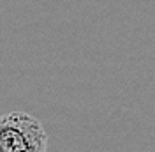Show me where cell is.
<instances>
[{
  "label": "cell",
  "mask_w": 155,
  "mask_h": 152,
  "mask_svg": "<svg viewBox=\"0 0 155 152\" xmlns=\"http://www.w3.org/2000/svg\"><path fill=\"white\" fill-rule=\"evenodd\" d=\"M0 152H48V133L25 112L0 115Z\"/></svg>",
  "instance_id": "cell-1"
}]
</instances>
